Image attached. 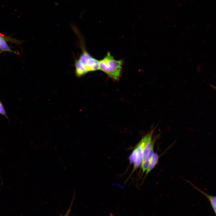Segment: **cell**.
<instances>
[{
  "mask_svg": "<svg viewBox=\"0 0 216 216\" xmlns=\"http://www.w3.org/2000/svg\"><path fill=\"white\" fill-rule=\"evenodd\" d=\"M147 139L146 134L144 136L137 145L135 149L136 151L137 158L134 163V170L140 166L142 162L143 151Z\"/></svg>",
  "mask_w": 216,
  "mask_h": 216,
  "instance_id": "3",
  "label": "cell"
},
{
  "mask_svg": "<svg viewBox=\"0 0 216 216\" xmlns=\"http://www.w3.org/2000/svg\"><path fill=\"white\" fill-rule=\"evenodd\" d=\"M72 204L70 205V207L69 209L68 210V211H67V212L65 214V215L64 216H69L70 214V208L71 207V206L72 205Z\"/></svg>",
  "mask_w": 216,
  "mask_h": 216,
  "instance_id": "11",
  "label": "cell"
},
{
  "mask_svg": "<svg viewBox=\"0 0 216 216\" xmlns=\"http://www.w3.org/2000/svg\"><path fill=\"white\" fill-rule=\"evenodd\" d=\"M82 53L78 59L75 61V74L81 77L88 72L99 70V61L93 58L82 47Z\"/></svg>",
  "mask_w": 216,
  "mask_h": 216,
  "instance_id": "1",
  "label": "cell"
},
{
  "mask_svg": "<svg viewBox=\"0 0 216 216\" xmlns=\"http://www.w3.org/2000/svg\"><path fill=\"white\" fill-rule=\"evenodd\" d=\"M196 189L205 196L208 200L214 212L215 216L216 214V197L215 196L208 195L195 186L190 182H189Z\"/></svg>",
  "mask_w": 216,
  "mask_h": 216,
  "instance_id": "5",
  "label": "cell"
},
{
  "mask_svg": "<svg viewBox=\"0 0 216 216\" xmlns=\"http://www.w3.org/2000/svg\"><path fill=\"white\" fill-rule=\"evenodd\" d=\"M156 139V138L154 139V140H153L151 148L148 156L146 159L145 160L142 161V173L145 172L147 170L149 165L153 153H154V145Z\"/></svg>",
  "mask_w": 216,
  "mask_h": 216,
  "instance_id": "6",
  "label": "cell"
},
{
  "mask_svg": "<svg viewBox=\"0 0 216 216\" xmlns=\"http://www.w3.org/2000/svg\"><path fill=\"white\" fill-rule=\"evenodd\" d=\"M123 61L115 60L110 53L99 61V69L115 81L119 80L122 74Z\"/></svg>",
  "mask_w": 216,
  "mask_h": 216,
  "instance_id": "2",
  "label": "cell"
},
{
  "mask_svg": "<svg viewBox=\"0 0 216 216\" xmlns=\"http://www.w3.org/2000/svg\"><path fill=\"white\" fill-rule=\"evenodd\" d=\"M154 130V129L146 134L147 139L143 151L142 162L146 159L149 153L153 141L152 138Z\"/></svg>",
  "mask_w": 216,
  "mask_h": 216,
  "instance_id": "4",
  "label": "cell"
},
{
  "mask_svg": "<svg viewBox=\"0 0 216 216\" xmlns=\"http://www.w3.org/2000/svg\"><path fill=\"white\" fill-rule=\"evenodd\" d=\"M137 158L136 151L135 148L133 150L132 153L129 157L130 164L134 163L136 161Z\"/></svg>",
  "mask_w": 216,
  "mask_h": 216,
  "instance_id": "9",
  "label": "cell"
},
{
  "mask_svg": "<svg viewBox=\"0 0 216 216\" xmlns=\"http://www.w3.org/2000/svg\"><path fill=\"white\" fill-rule=\"evenodd\" d=\"M2 51L0 50V54L2 52Z\"/></svg>",
  "mask_w": 216,
  "mask_h": 216,
  "instance_id": "12",
  "label": "cell"
},
{
  "mask_svg": "<svg viewBox=\"0 0 216 216\" xmlns=\"http://www.w3.org/2000/svg\"><path fill=\"white\" fill-rule=\"evenodd\" d=\"M0 114L4 116L7 118L8 117L3 106L1 102H0Z\"/></svg>",
  "mask_w": 216,
  "mask_h": 216,
  "instance_id": "10",
  "label": "cell"
},
{
  "mask_svg": "<svg viewBox=\"0 0 216 216\" xmlns=\"http://www.w3.org/2000/svg\"><path fill=\"white\" fill-rule=\"evenodd\" d=\"M159 156L156 153H154L152 156L146 174L147 175L151 171L157 164Z\"/></svg>",
  "mask_w": 216,
  "mask_h": 216,
  "instance_id": "7",
  "label": "cell"
},
{
  "mask_svg": "<svg viewBox=\"0 0 216 216\" xmlns=\"http://www.w3.org/2000/svg\"><path fill=\"white\" fill-rule=\"evenodd\" d=\"M5 37L0 36V49L2 51L15 52L11 50L7 44Z\"/></svg>",
  "mask_w": 216,
  "mask_h": 216,
  "instance_id": "8",
  "label": "cell"
},
{
  "mask_svg": "<svg viewBox=\"0 0 216 216\" xmlns=\"http://www.w3.org/2000/svg\"><path fill=\"white\" fill-rule=\"evenodd\" d=\"M1 102V101L0 100V102Z\"/></svg>",
  "mask_w": 216,
  "mask_h": 216,
  "instance_id": "13",
  "label": "cell"
},
{
  "mask_svg": "<svg viewBox=\"0 0 216 216\" xmlns=\"http://www.w3.org/2000/svg\"></svg>",
  "mask_w": 216,
  "mask_h": 216,
  "instance_id": "14",
  "label": "cell"
}]
</instances>
